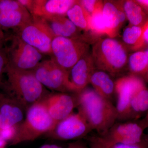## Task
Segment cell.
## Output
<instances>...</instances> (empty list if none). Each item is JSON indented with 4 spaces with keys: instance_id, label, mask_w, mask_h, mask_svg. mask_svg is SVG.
Returning a JSON list of instances; mask_svg holds the SVG:
<instances>
[{
    "instance_id": "6da1fadb",
    "label": "cell",
    "mask_w": 148,
    "mask_h": 148,
    "mask_svg": "<svg viewBox=\"0 0 148 148\" xmlns=\"http://www.w3.org/2000/svg\"><path fill=\"white\" fill-rule=\"evenodd\" d=\"M77 107L92 130L102 136L112 127L118 118L116 107L92 88L86 87L75 93Z\"/></svg>"
},
{
    "instance_id": "7a4b0ae2",
    "label": "cell",
    "mask_w": 148,
    "mask_h": 148,
    "mask_svg": "<svg viewBox=\"0 0 148 148\" xmlns=\"http://www.w3.org/2000/svg\"><path fill=\"white\" fill-rule=\"evenodd\" d=\"M5 73L7 76L8 94L24 109L27 110L49 94L32 71L16 70L7 66Z\"/></svg>"
},
{
    "instance_id": "3957f363",
    "label": "cell",
    "mask_w": 148,
    "mask_h": 148,
    "mask_svg": "<svg viewBox=\"0 0 148 148\" xmlns=\"http://www.w3.org/2000/svg\"><path fill=\"white\" fill-rule=\"evenodd\" d=\"M91 54L96 69L113 75L124 70L129 56L123 43L109 37L97 40Z\"/></svg>"
},
{
    "instance_id": "277c9868",
    "label": "cell",
    "mask_w": 148,
    "mask_h": 148,
    "mask_svg": "<svg viewBox=\"0 0 148 148\" xmlns=\"http://www.w3.org/2000/svg\"><path fill=\"white\" fill-rule=\"evenodd\" d=\"M56 125L42 99L27 109L26 118L17 126L16 136L10 143V145L34 141L43 134L51 132Z\"/></svg>"
},
{
    "instance_id": "5b68a950",
    "label": "cell",
    "mask_w": 148,
    "mask_h": 148,
    "mask_svg": "<svg viewBox=\"0 0 148 148\" xmlns=\"http://www.w3.org/2000/svg\"><path fill=\"white\" fill-rule=\"evenodd\" d=\"M51 48V58L68 71L89 50L86 40L61 37L53 38Z\"/></svg>"
},
{
    "instance_id": "8992f818",
    "label": "cell",
    "mask_w": 148,
    "mask_h": 148,
    "mask_svg": "<svg viewBox=\"0 0 148 148\" xmlns=\"http://www.w3.org/2000/svg\"><path fill=\"white\" fill-rule=\"evenodd\" d=\"M32 71L45 87L59 92L77 93L70 81L69 71L58 65L51 58L41 61Z\"/></svg>"
},
{
    "instance_id": "52a82bcc",
    "label": "cell",
    "mask_w": 148,
    "mask_h": 148,
    "mask_svg": "<svg viewBox=\"0 0 148 148\" xmlns=\"http://www.w3.org/2000/svg\"><path fill=\"white\" fill-rule=\"evenodd\" d=\"M15 32L24 42L43 54L51 56V43L55 37L41 18L32 15L29 23Z\"/></svg>"
},
{
    "instance_id": "ba28073f",
    "label": "cell",
    "mask_w": 148,
    "mask_h": 148,
    "mask_svg": "<svg viewBox=\"0 0 148 148\" xmlns=\"http://www.w3.org/2000/svg\"><path fill=\"white\" fill-rule=\"evenodd\" d=\"M11 44L5 47L7 52L8 66L16 70L32 71L41 62L43 54L14 34Z\"/></svg>"
},
{
    "instance_id": "9c48e42d",
    "label": "cell",
    "mask_w": 148,
    "mask_h": 148,
    "mask_svg": "<svg viewBox=\"0 0 148 148\" xmlns=\"http://www.w3.org/2000/svg\"><path fill=\"white\" fill-rule=\"evenodd\" d=\"M92 130L82 114L73 112L69 116L59 122L49 134V137L55 140H77L85 137Z\"/></svg>"
},
{
    "instance_id": "30bf717a",
    "label": "cell",
    "mask_w": 148,
    "mask_h": 148,
    "mask_svg": "<svg viewBox=\"0 0 148 148\" xmlns=\"http://www.w3.org/2000/svg\"><path fill=\"white\" fill-rule=\"evenodd\" d=\"M146 128L142 121L115 123L105 135L100 136L110 144H135L144 139L143 132Z\"/></svg>"
},
{
    "instance_id": "8fae6325",
    "label": "cell",
    "mask_w": 148,
    "mask_h": 148,
    "mask_svg": "<svg viewBox=\"0 0 148 148\" xmlns=\"http://www.w3.org/2000/svg\"><path fill=\"white\" fill-rule=\"evenodd\" d=\"M145 87L142 79L131 74L122 77L115 81V93L117 95L116 107L118 114V120L120 119L126 112L134 95Z\"/></svg>"
},
{
    "instance_id": "7c38bea8",
    "label": "cell",
    "mask_w": 148,
    "mask_h": 148,
    "mask_svg": "<svg viewBox=\"0 0 148 148\" xmlns=\"http://www.w3.org/2000/svg\"><path fill=\"white\" fill-rule=\"evenodd\" d=\"M42 100L49 115L56 125L72 113L77 107L76 94L74 95L63 92L49 93Z\"/></svg>"
},
{
    "instance_id": "4fadbf2b",
    "label": "cell",
    "mask_w": 148,
    "mask_h": 148,
    "mask_svg": "<svg viewBox=\"0 0 148 148\" xmlns=\"http://www.w3.org/2000/svg\"><path fill=\"white\" fill-rule=\"evenodd\" d=\"M103 16L107 29V35L114 38L126 21L122 1H106L103 2Z\"/></svg>"
},
{
    "instance_id": "5bb4252c",
    "label": "cell",
    "mask_w": 148,
    "mask_h": 148,
    "mask_svg": "<svg viewBox=\"0 0 148 148\" xmlns=\"http://www.w3.org/2000/svg\"><path fill=\"white\" fill-rule=\"evenodd\" d=\"M23 109L10 95L0 93V129L20 124L24 118Z\"/></svg>"
},
{
    "instance_id": "9a60e30c",
    "label": "cell",
    "mask_w": 148,
    "mask_h": 148,
    "mask_svg": "<svg viewBox=\"0 0 148 148\" xmlns=\"http://www.w3.org/2000/svg\"><path fill=\"white\" fill-rule=\"evenodd\" d=\"M95 69L92 56L89 51L82 56L69 71V79L77 93L87 87L90 76Z\"/></svg>"
},
{
    "instance_id": "2e32d148",
    "label": "cell",
    "mask_w": 148,
    "mask_h": 148,
    "mask_svg": "<svg viewBox=\"0 0 148 148\" xmlns=\"http://www.w3.org/2000/svg\"><path fill=\"white\" fill-rule=\"evenodd\" d=\"M76 0H35L31 14L41 18L66 16Z\"/></svg>"
},
{
    "instance_id": "e0dca14e",
    "label": "cell",
    "mask_w": 148,
    "mask_h": 148,
    "mask_svg": "<svg viewBox=\"0 0 148 148\" xmlns=\"http://www.w3.org/2000/svg\"><path fill=\"white\" fill-rule=\"evenodd\" d=\"M55 37L86 39L67 16H59L41 18Z\"/></svg>"
},
{
    "instance_id": "ac0fdd59",
    "label": "cell",
    "mask_w": 148,
    "mask_h": 148,
    "mask_svg": "<svg viewBox=\"0 0 148 148\" xmlns=\"http://www.w3.org/2000/svg\"><path fill=\"white\" fill-rule=\"evenodd\" d=\"M89 83L99 95L112 101L114 94L115 93V82L108 73L95 69L90 76Z\"/></svg>"
},
{
    "instance_id": "d6986e66",
    "label": "cell",
    "mask_w": 148,
    "mask_h": 148,
    "mask_svg": "<svg viewBox=\"0 0 148 148\" xmlns=\"http://www.w3.org/2000/svg\"><path fill=\"white\" fill-rule=\"evenodd\" d=\"M32 15L26 8L4 12L0 13V27L3 29L16 30L32 20Z\"/></svg>"
},
{
    "instance_id": "ffe728a7",
    "label": "cell",
    "mask_w": 148,
    "mask_h": 148,
    "mask_svg": "<svg viewBox=\"0 0 148 148\" xmlns=\"http://www.w3.org/2000/svg\"><path fill=\"white\" fill-rule=\"evenodd\" d=\"M148 111V89L146 87L132 98L126 112L120 120H136Z\"/></svg>"
},
{
    "instance_id": "44dd1931",
    "label": "cell",
    "mask_w": 148,
    "mask_h": 148,
    "mask_svg": "<svg viewBox=\"0 0 148 148\" xmlns=\"http://www.w3.org/2000/svg\"><path fill=\"white\" fill-rule=\"evenodd\" d=\"M122 5L130 25L143 27L148 20V16L136 1H122Z\"/></svg>"
},
{
    "instance_id": "7402d4cb",
    "label": "cell",
    "mask_w": 148,
    "mask_h": 148,
    "mask_svg": "<svg viewBox=\"0 0 148 148\" xmlns=\"http://www.w3.org/2000/svg\"><path fill=\"white\" fill-rule=\"evenodd\" d=\"M143 27L129 25L123 30L122 40L123 44L133 51L138 50L144 47L145 45L144 38Z\"/></svg>"
},
{
    "instance_id": "603a6c76",
    "label": "cell",
    "mask_w": 148,
    "mask_h": 148,
    "mask_svg": "<svg viewBox=\"0 0 148 148\" xmlns=\"http://www.w3.org/2000/svg\"><path fill=\"white\" fill-rule=\"evenodd\" d=\"M66 16L81 31L90 33L91 16L81 4L79 1H77L72 6Z\"/></svg>"
},
{
    "instance_id": "cb8c5ba5",
    "label": "cell",
    "mask_w": 148,
    "mask_h": 148,
    "mask_svg": "<svg viewBox=\"0 0 148 148\" xmlns=\"http://www.w3.org/2000/svg\"><path fill=\"white\" fill-rule=\"evenodd\" d=\"M127 64L131 75L137 76L148 73L147 58L144 51H138L130 54L128 56Z\"/></svg>"
},
{
    "instance_id": "d4e9b609",
    "label": "cell",
    "mask_w": 148,
    "mask_h": 148,
    "mask_svg": "<svg viewBox=\"0 0 148 148\" xmlns=\"http://www.w3.org/2000/svg\"><path fill=\"white\" fill-rule=\"evenodd\" d=\"M103 10L90 15V33L95 37L107 35V31L103 16Z\"/></svg>"
},
{
    "instance_id": "484cf974",
    "label": "cell",
    "mask_w": 148,
    "mask_h": 148,
    "mask_svg": "<svg viewBox=\"0 0 148 148\" xmlns=\"http://www.w3.org/2000/svg\"><path fill=\"white\" fill-rule=\"evenodd\" d=\"M81 4L90 15L99 10H102L103 1L98 0H81Z\"/></svg>"
},
{
    "instance_id": "4316f807",
    "label": "cell",
    "mask_w": 148,
    "mask_h": 148,
    "mask_svg": "<svg viewBox=\"0 0 148 148\" xmlns=\"http://www.w3.org/2000/svg\"><path fill=\"white\" fill-rule=\"evenodd\" d=\"M101 138H102L101 137ZM102 139L106 144L107 148H148V142L144 138L140 143L133 144H119V143L110 144V143H106L102 138Z\"/></svg>"
},
{
    "instance_id": "83f0119b",
    "label": "cell",
    "mask_w": 148,
    "mask_h": 148,
    "mask_svg": "<svg viewBox=\"0 0 148 148\" xmlns=\"http://www.w3.org/2000/svg\"><path fill=\"white\" fill-rule=\"evenodd\" d=\"M17 0H0V13L24 8Z\"/></svg>"
},
{
    "instance_id": "f1b7e54d",
    "label": "cell",
    "mask_w": 148,
    "mask_h": 148,
    "mask_svg": "<svg viewBox=\"0 0 148 148\" xmlns=\"http://www.w3.org/2000/svg\"><path fill=\"white\" fill-rule=\"evenodd\" d=\"M8 63V57L5 47H4L0 48V88L3 85V75L5 73Z\"/></svg>"
},
{
    "instance_id": "f546056e",
    "label": "cell",
    "mask_w": 148,
    "mask_h": 148,
    "mask_svg": "<svg viewBox=\"0 0 148 148\" xmlns=\"http://www.w3.org/2000/svg\"><path fill=\"white\" fill-rule=\"evenodd\" d=\"M17 126L18 125L0 129V138L7 143L10 142V143L16 136Z\"/></svg>"
},
{
    "instance_id": "4dcf8cb0",
    "label": "cell",
    "mask_w": 148,
    "mask_h": 148,
    "mask_svg": "<svg viewBox=\"0 0 148 148\" xmlns=\"http://www.w3.org/2000/svg\"><path fill=\"white\" fill-rule=\"evenodd\" d=\"M89 148H107L100 136H92L89 139Z\"/></svg>"
},
{
    "instance_id": "1f68e13d",
    "label": "cell",
    "mask_w": 148,
    "mask_h": 148,
    "mask_svg": "<svg viewBox=\"0 0 148 148\" xmlns=\"http://www.w3.org/2000/svg\"><path fill=\"white\" fill-rule=\"evenodd\" d=\"M18 2L26 8L30 14L32 12L34 5L35 0H17Z\"/></svg>"
},
{
    "instance_id": "d6a6232c",
    "label": "cell",
    "mask_w": 148,
    "mask_h": 148,
    "mask_svg": "<svg viewBox=\"0 0 148 148\" xmlns=\"http://www.w3.org/2000/svg\"><path fill=\"white\" fill-rule=\"evenodd\" d=\"M67 148H89L84 142L81 141H76L69 144Z\"/></svg>"
},
{
    "instance_id": "836d02e7",
    "label": "cell",
    "mask_w": 148,
    "mask_h": 148,
    "mask_svg": "<svg viewBox=\"0 0 148 148\" xmlns=\"http://www.w3.org/2000/svg\"><path fill=\"white\" fill-rule=\"evenodd\" d=\"M136 1L141 6L146 13L148 14V0H137Z\"/></svg>"
},
{
    "instance_id": "e575fe53",
    "label": "cell",
    "mask_w": 148,
    "mask_h": 148,
    "mask_svg": "<svg viewBox=\"0 0 148 148\" xmlns=\"http://www.w3.org/2000/svg\"><path fill=\"white\" fill-rule=\"evenodd\" d=\"M144 31V38L145 43L148 44V20L143 26Z\"/></svg>"
},
{
    "instance_id": "d590c367",
    "label": "cell",
    "mask_w": 148,
    "mask_h": 148,
    "mask_svg": "<svg viewBox=\"0 0 148 148\" xmlns=\"http://www.w3.org/2000/svg\"><path fill=\"white\" fill-rule=\"evenodd\" d=\"M40 148H63L60 146L55 145H45L41 146Z\"/></svg>"
},
{
    "instance_id": "8d00e7d4",
    "label": "cell",
    "mask_w": 148,
    "mask_h": 148,
    "mask_svg": "<svg viewBox=\"0 0 148 148\" xmlns=\"http://www.w3.org/2000/svg\"><path fill=\"white\" fill-rule=\"evenodd\" d=\"M143 124L146 127H148V111L145 117L142 121Z\"/></svg>"
},
{
    "instance_id": "74e56055",
    "label": "cell",
    "mask_w": 148,
    "mask_h": 148,
    "mask_svg": "<svg viewBox=\"0 0 148 148\" xmlns=\"http://www.w3.org/2000/svg\"><path fill=\"white\" fill-rule=\"evenodd\" d=\"M7 144V142L0 138V148H5Z\"/></svg>"
},
{
    "instance_id": "f35d334b",
    "label": "cell",
    "mask_w": 148,
    "mask_h": 148,
    "mask_svg": "<svg viewBox=\"0 0 148 148\" xmlns=\"http://www.w3.org/2000/svg\"><path fill=\"white\" fill-rule=\"evenodd\" d=\"M144 52L145 53L146 56H147V58L148 61V48L145 51H144Z\"/></svg>"
},
{
    "instance_id": "ab89813d",
    "label": "cell",
    "mask_w": 148,
    "mask_h": 148,
    "mask_svg": "<svg viewBox=\"0 0 148 148\" xmlns=\"http://www.w3.org/2000/svg\"><path fill=\"white\" fill-rule=\"evenodd\" d=\"M147 78L148 79V72L147 73Z\"/></svg>"
},
{
    "instance_id": "60d3db41",
    "label": "cell",
    "mask_w": 148,
    "mask_h": 148,
    "mask_svg": "<svg viewBox=\"0 0 148 148\" xmlns=\"http://www.w3.org/2000/svg\"><path fill=\"white\" fill-rule=\"evenodd\" d=\"M0 93H1V92H0Z\"/></svg>"
},
{
    "instance_id": "b9f144b4",
    "label": "cell",
    "mask_w": 148,
    "mask_h": 148,
    "mask_svg": "<svg viewBox=\"0 0 148 148\" xmlns=\"http://www.w3.org/2000/svg\"></svg>"
}]
</instances>
